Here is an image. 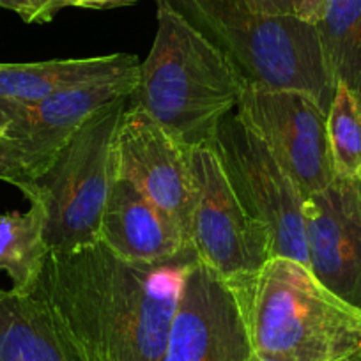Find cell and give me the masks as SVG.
<instances>
[{
  "instance_id": "24",
  "label": "cell",
  "mask_w": 361,
  "mask_h": 361,
  "mask_svg": "<svg viewBox=\"0 0 361 361\" xmlns=\"http://www.w3.org/2000/svg\"><path fill=\"white\" fill-rule=\"evenodd\" d=\"M138 0H78V8L83 9H112L131 6Z\"/></svg>"
},
{
  "instance_id": "20",
  "label": "cell",
  "mask_w": 361,
  "mask_h": 361,
  "mask_svg": "<svg viewBox=\"0 0 361 361\" xmlns=\"http://www.w3.org/2000/svg\"><path fill=\"white\" fill-rule=\"evenodd\" d=\"M64 8H78V0H39L29 23H48Z\"/></svg>"
},
{
  "instance_id": "8",
  "label": "cell",
  "mask_w": 361,
  "mask_h": 361,
  "mask_svg": "<svg viewBox=\"0 0 361 361\" xmlns=\"http://www.w3.org/2000/svg\"><path fill=\"white\" fill-rule=\"evenodd\" d=\"M235 110L266 142L305 200L335 180L326 128L328 112L317 99L301 90L248 83Z\"/></svg>"
},
{
  "instance_id": "21",
  "label": "cell",
  "mask_w": 361,
  "mask_h": 361,
  "mask_svg": "<svg viewBox=\"0 0 361 361\" xmlns=\"http://www.w3.org/2000/svg\"><path fill=\"white\" fill-rule=\"evenodd\" d=\"M255 11L273 16H296V0H245Z\"/></svg>"
},
{
  "instance_id": "4",
  "label": "cell",
  "mask_w": 361,
  "mask_h": 361,
  "mask_svg": "<svg viewBox=\"0 0 361 361\" xmlns=\"http://www.w3.org/2000/svg\"><path fill=\"white\" fill-rule=\"evenodd\" d=\"M221 54L250 85L307 92L328 112L336 82L314 23L264 15L245 0H163Z\"/></svg>"
},
{
  "instance_id": "19",
  "label": "cell",
  "mask_w": 361,
  "mask_h": 361,
  "mask_svg": "<svg viewBox=\"0 0 361 361\" xmlns=\"http://www.w3.org/2000/svg\"><path fill=\"white\" fill-rule=\"evenodd\" d=\"M0 180L16 186L25 199L34 190V176L22 151L13 142L2 137H0Z\"/></svg>"
},
{
  "instance_id": "27",
  "label": "cell",
  "mask_w": 361,
  "mask_h": 361,
  "mask_svg": "<svg viewBox=\"0 0 361 361\" xmlns=\"http://www.w3.org/2000/svg\"><path fill=\"white\" fill-rule=\"evenodd\" d=\"M250 361H262V360H259V357H255V356H252V360Z\"/></svg>"
},
{
  "instance_id": "11",
  "label": "cell",
  "mask_w": 361,
  "mask_h": 361,
  "mask_svg": "<svg viewBox=\"0 0 361 361\" xmlns=\"http://www.w3.org/2000/svg\"><path fill=\"white\" fill-rule=\"evenodd\" d=\"M303 218L308 269L361 310V179L335 177L305 200Z\"/></svg>"
},
{
  "instance_id": "10",
  "label": "cell",
  "mask_w": 361,
  "mask_h": 361,
  "mask_svg": "<svg viewBox=\"0 0 361 361\" xmlns=\"http://www.w3.org/2000/svg\"><path fill=\"white\" fill-rule=\"evenodd\" d=\"M252 356L231 286L197 259L185 275L163 361H250Z\"/></svg>"
},
{
  "instance_id": "16",
  "label": "cell",
  "mask_w": 361,
  "mask_h": 361,
  "mask_svg": "<svg viewBox=\"0 0 361 361\" xmlns=\"http://www.w3.org/2000/svg\"><path fill=\"white\" fill-rule=\"evenodd\" d=\"M25 213H0V271L13 280L11 290L27 294L39 280L50 250L44 241L47 214L39 202Z\"/></svg>"
},
{
  "instance_id": "5",
  "label": "cell",
  "mask_w": 361,
  "mask_h": 361,
  "mask_svg": "<svg viewBox=\"0 0 361 361\" xmlns=\"http://www.w3.org/2000/svg\"><path fill=\"white\" fill-rule=\"evenodd\" d=\"M128 102L130 96L98 110L34 180L27 200L43 206L50 253L69 255L99 243L103 211L116 179V133Z\"/></svg>"
},
{
  "instance_id": "26",
  "label": "cell",
  "mask_w": 361,
  "mask_h": 361,
  "mask_svg": "<svg viewBox=\"0 0 361 361\" xmlns=\"http://www.w3.org/2000/svg\"><path fill=\"white\" fill-rule=\"evenodd\" d=\"M4 294H6V290L0 289V300H2V296H4Z\"/></svg>"
},
{
  "instance_id": "2",
  "label": "cell",
  "mask_w": 361,
  "mask_h": 361,
  "mask_svg": "<svg viewBox=\"0 0 361 361\" xmlns=\"http://www.w3.org/2000/svg\"><path fill=\"white\" fill-rule=\"evenodd\" d=\"M262 361H343L361 354V310L322 286L307 264L271 257L227 282Z\"/></svg>"
},
{
  "instance_id": "13",
  "label": "cell",
  "mask_w": 361,
  "mask_h": 361,
  "mask_svg": "<svg viewBox=\"0 0 361 361\" xmlns=\"http://www.w3.org/2000/svg\"><path fill=\"white\" fill-rule=\"evenodd\" d=\"M99 243L128 262H161L193 246L183 227L133 183L116 176L103 211Z\"/></svg>"
},
{
  "instance_id": "9",
  "label": "cell",
  "mask_w": 361,
  "mask_h": 361,
  "mask_svg": "<svg viewBox=\"0 0 361 361\" xmlns=\"http://www.w3.org/2000/svg\"><path fill=\"white\" fill-rule=\"evenodd\" d=\"M114 163L116 176L133 183L192 239L195 188L190 147L144 109L128 102L116 133Z\"/></svg>"
},
{
  "instance_id": "17",
  "label": "cell",
  "mask_w": 361,
  "mask_h": 361,
  "mask_svg": "<svg viewBox=\"0 0 361 361\" xmlns=\"http://www.w3.org/2000/svg\"><path fill=\"white\" fill-rule=\"evenodd\" d=\"M315 29L329 73L361 106V0H328Z\"/></svg>"
},
{
  "instance_id": "14",
  "label": "cell",
  "mask_w": 361,
  "mask_h": 361,
  "mask_svg": "<svg viewBox=\"0 0 361 361\" xmlns=\"http://www.w3.org/2000/svg\"><path fill=\"white\" fill-rule=\"evenodd\" d=\"M138 66L133 54L0 64V105H25L75 87L133 78Z\"/></svg>"
},
{
  "instance_id": "7",
  "label": "cell",
  "mask_w": 361,
  "mask_h": 361,
  "mask_svg": "<svg viewBox=\"0 0 361 361\" xmlns=\"http://www.w3.org/2000/svg\"><path fill=\"white\" fill-rule=\"evenodd\" d=\"M195 202L192 243L204 264L225 282L252 275L271 259V239L232 190L211 144L190 147Z\"/></svg>"
},
{
  "instance_id": "12",
  "label": "cell",
  "mask_w": 361,
  "mask_h": 361,
  "mask_svg": "<svg viewBox=\"0 0 361 361\" xmlns=\"http://www.w3.org/2000/svg\"><path fill=\"white\" fill-rule=\"evenodd\" d=\"M137 76L62 90L25 105H0V137L22 151L34 180L103 106L131 96Z\"/></svg>"
},
{
  "instance_id": "18",
  "label": "cell",
  "mask_w": 361,
  "mask_h": 361,
  "mask_svg": "<svg viewBox=\"0 0 361 361\" xmlns=\"http://www.w3.org/2000/svg\"><path fill=\"white\" fill-rule=\"evenodd\" d=\"M328 142L336 177L360 179L361 176V106L343 83H336L329 105Z\"/></svg>"
},
{
  "instance_id": "23",
  "label": "cell",
  "mask_w": 361,
  "mask_h": 361,
  "mask_svg": "<svg viewBox=\"0 0 361 361\" xmlns=\"http://www.w3.org/2000/svg\"><path fill=\"white\" fill-rule=\"evenodd\" d=\"M39 0H0V9L16 13L25 23L30 22L34 9H36Z\"/></svg>"
},
{
  "instance_id": "22",
  "label": "cell",
  "mask_w": 361,
  "mask_h": 361,
  "mask_svg": "<svg viewBox=\"0 0 361 361\" xmlns=\"http://www.w3.org/2000/svg\"><path fill=\"white\" fill-rule=\"evenodd\" d=\"M328 0H296V16L308 23H317L324 13Z\"/></svg>"
},
{
  "instance_id": "25",
  "label": "cell",
  "mask_w": 361,
  "mask_h": 361,
  "mask_svg": "<svg viewBox=\"0 0 361 361\" xmlns=\"http://www.w3.org/2000/svg\"><path fill=\"white\" fill-rule=\"evenodd\" d=\"M343 361H361V354L360 356H353V357H349V360H343Z\"/></svg>"
},
{
  "instance_id": "15",
  "label": "cell",
  "mask_w": 361,
  "mask_h": 361,
  "mask_svg": "<svg viewBox=\"0 0 361 361\" xmlns=\"http://www.w3.org/2000/svg\"><path fill=\"white\" fill-rule=\"evenodd\" d=\"M0 361H87L32 293L0 300Z\"/></svg>"
},
{
  "instance_id": "3",
  "label": "cell",
  "mask_w": 361,
  "mask_h": 361,
  "mask_svg": "<svg viewBox=\"0 0 361 361\" xmlns=\"http://www.w3.org/2000/svg\"><path fill=\"white\" fill-rule=\"evenodd\" d=\"M154 41L140 61L130 103L144 109L186 147L211 144L238 109L246 82L234 62L185 18L156 0Z\"/></svg>"
},
{
  "instance_id": "28",
  "label": "cell",
  "mask_w": 361,
  "mask_h": 361,
  "mask_svg": "<svg viewBox=\"0 0 361 361\" xmlns=\"http://www.w3.org/2000/svg\"><path fill=\"white\" fill-rule=\"evenodd\" d=\"M360 179H361V176H360Z\"/></svg>"
},
{
  "instance_id": "6",
  "label": "cell",
  "mask_w": 361,
  "mask_h": 361,
  "mask_svg": "<svg viewBox=\"0 0 361 361\" xmlns=\"http://www.w3.org/2000/svg\"><path fill=\"white\" fill-rule=\"evenodd\" d=\"M211 145L241 206L269 234L271 257L308 266L305 197L266 142L234 110L218 124Z\"/></svg>"
},
{
  "instance_id": "1",
  "label": "cell",
  "mask_w": 361,
  "mask_h": 361,
  "mask_svg": "<svg viewBox=\"0 0 361 361\" xmlns=\"http://www.w3.org/2000/svg\"><path fill=\"white\" fill-rule=\"evenodd\" d=\"M188 246L161 262H128L103 243L50 253L36 294L62 335L87 361H163L186 271Z\"/></svg>"
}]
</instances>
